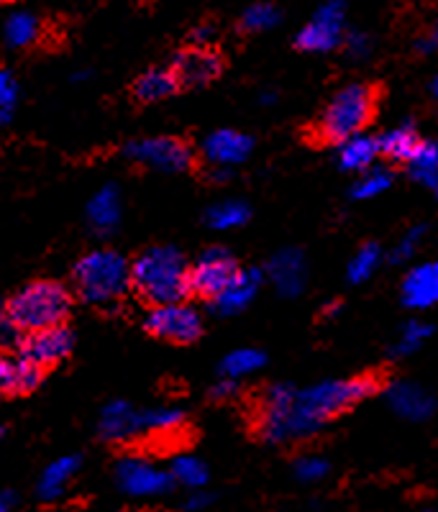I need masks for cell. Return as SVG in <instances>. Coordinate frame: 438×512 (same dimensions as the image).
<instances>
[{
  "mask_svg": "<svg viewBox=\"0 0 438 512\" xmlns=\"http://www.w3.org/2000/svg\"><path fill=\"white\" fill-rule=\"evenodd\" d=\"M346 31V6L344 0H326L303 31L298 34L295 44L303 52H333L336 47L344 44Z\"/></svg>",
  "mask_w": 438,
  "mask_h": 512,
  "instance_id": "52a82bcc",
  "label": "cell"
},
{
  "mask_svg": "<svg viewBox=\"0 0 438 512\" xmlns=\"http://www.w3.org/2000/svg\"><path fill=\"white\" fill-rule=\"evenodd\" d=\"M146 328L157 338L172 341V344H193L203 331V318L193 305L180 300V303L154 305L146 315Z\"/></svg>",
  "mask_w": 438,
  "mask_h": 512,
  "instance_id": "ba28073f",
  "label": "cell"
},
{
  "mask_svg": "<svg viewBox=\"0 0 438 512\" xmlns=\"http://www.w3.org/2000/svg\"><path fill=\"white\" fill-rule=\"evenodd\" d=\"M433 95H436V98H438V77H436V80H433Z\"/></svg>",
  "mask_w": 438,
  "mask_h": 512,
  "instance_id": "f907efd6",
  "label": "cell"
},
{
  "mask_svg": "<svg viewBox=\"0 0 438 512\" xmlns=\"http://www.w3.org/2000/svg\"><path fill=\"white\" fill-rule=\"evenodd\" d=\"M277 24H280V11H277L272 3H254V6L246 8L244 16H241L244 31H254V34L275 29Z\"/></svg>",
  "mask_w": 438,
  "mask_h": 512,
  "instance_id": "d6a6232c",
  "label": "cell"
},
{
  "mask_svg": "<svg viewBox=\"0 0 438 512\" xmlns=\"http://www.w3.org/2000/svg\"><path fill=\"white\" fill-rule=\"evenodd\" d=\"M44 34V24L29 8H16L0 21V39L8 49H29Z\"/></svg>",
  "mask_w": 438,
  "mask_h": 512,
  "instance_id": "e0dca14e",
  "label": "cell"
},
{
  "mask_svg": "<svg viewBox=\"0 0 438 512\" xmlns=\"http://www.w3.org/2000/svg\"><path fill=\"white\" fill-rule=\"evenodd\" d=\"M239 272L236 259L226 249H208L198 256V262L190 267V292L213 300L228 282Z\"/></svg>",
  "mask_w": 438,
  "mask_h": 512,
  "instance_id": "30bf717a",
  "label": "cell"
},
{
  "mask_svg": "<svg viewBox=\"0 0 438 512\" xmlns=\"http://www.w3.org/2000/svg\"><path fill=\"white\" fill-rule=\"evenodd\" d=\"M98 433L111 443L131 441L141 436V410L131 408L129 402L113 400L100 410Z\"/></svg>",
  "mask_w": 438,
  "mask_h": 512,
  "instance_id": "9a60e30c",
  "label": "cell"
},
{
  "mask_svg": "<svg viewBox=\"0 0 438 512\" xmlns=\"http://www.w3.org/2000/svg\"><path fill=\"white\" fill-rule=\"evenodd\" d=\"M11 392V359L0 354V397Z\"/></svg>",
  "mask_w": 438,
  "mask_h": 512,
  "instance_id": "ab89813d",
  "label": "cell"
},
{
  "mask_svg": "<svg viewBox=\"0 0 438 512\" xmlns=\"http://www.w3.org/2000/svg\"><path fill=\"white\" fill-rule=\"evenodd\" d=\"M211 395L216 397V400H228V397H234L236 395V382H234V379L221 377L216 384H213Z\"/></svg>",
  "mask_w": 438,
  "mask_h": 512,
  "instance_id": "f35d334b",
  "label": "cell"
},
{
  "mask_svg": "<svg viewBox=\"0 0 438 512\" xmlns=\"http://www.w3.org/2000/svg\"><path fill=\"white\" fill-rule=\"evenodd\" d=\"M408 164L415 180L423 182V185H426L428 190L438 198V144L436 141H421Z\"/></svg>",
  "mask_w": 438,
  "mask_h": 512,
  "instance_id": "d4e9b609",
  "label": "cell"
},
{
  "mask_svg": "<svg viewBox=\"0 0 438 512\" xmlns=\"http://www.w3.org/2000/svg\"><path fill=\"white\" fill-rule=\"evenodd\" d=\"M213 29L211 26H198L193 34V44H200V47H211V41H213Z\"/></svg>",
  "mask_w": 438,
  "mask_h": 512,
  "instance_id": "7bdbcfd3",
  "label": "cell"
},
{
  "mask_svg": "<svg viewBox=\"0 0 438 512\" xmlns=\"http://www.w3.org/2000/svg\"><path fill=\"white\" fill-rule=\"evenodd\" d=\"M77 472H80V456H59V459H54L52 464L41 472L36 492H39L41 500H57V497L65 495V489L70 487V482L75 479Z\"/></svg>",
  "mask_w": 438,
  "mask_h": 512,
  "instance_id": "44dd1931",
  "label": "cell"
},
{
  "mask_svg": "<svg viewBox=\"0 0 438 512\" xmlns=\"http://www.w3.org/2000/svg\"><path fill=\"white\" fill-rule=\"evenodd\" d=\"M423 233H426V228L423 226L410 228V231L403 236V241H400V244L395 246V251H392V259H395V262H405V259H410V256L418 251V244H421Z\"/></svg>",
  "mask_w": 438,
  "mask_h": 512,
  "instance_id": "d590c367",
  "label": "cell"
},
{
  "mask_svg": "<svg viewBox=\"0 0 438 512\" xmlns=\"http://www.w3.org/2000/svg\"><path fill=\"white\" fill-rule=\"evenodd\" d=\"M433 44L438 47V21H436V26H433Z\"/></svg>",
  "mask_w": 438,
  "mask_h": 512,
  "instance_id": "681fc988",
  "label": "cell"
},
{
  "mask_svg": "<svg viewBox=\"0 0 438 512\" xmlns=\"http://www.w3.org/2000/svg\"><path fill=\"white\" fill-rule=\"evenodd\" d=\"M262 103H264V105H269V103H275V95H272V93L262 95Z\"/></svg>",
  "mask_w": 438,
  "mask_h": 512,
  "instance_id": "c3c4849f",
  "label": "cell"
},
{
  "mask_svg": "<svg viewBox=\"0 0 438 512\" xmlns=\"http://www.w3.org/2000/svg\"><path fill=\"white\" fill-rule=\"evenodd\" d=\"M431 333H433V328L428 326V323H421V320H410L408 326L403 328V333H400V341H398V346H395V354L398 356L413 354V351H418L423 344H426V338H431Z\"/></svg>",
  "mask_w": 438,
  "mask_h": 512,
  "instance_id": "836d02e7",
  "label": "cell"
},
{
  "mask_svg": "<svg viewBox=\"0 0 438 512\" xmlns=\"http://www.w3.org/2000/svg\"><path fill=\"white\" fill-rule=\"evenodd\" d=\"M13 497L11 495H0V512H11Z\"/></svg>",
  "mask_w": 438,
  "mask_h": 512,
  "instance_id": "ee69618b",
  "label": "cell"
},
{
  "mask_svg": "<svg viewBox=\"0 0 438 512\" xmlns=\"http://www.w3.org/2000/svg\"><path fill=\"white\" fill-rule=\"evenodd\" d=\"M259 285H262V272L259 269H239L234 280L228 282L221 292L211 300L213 310L218 315H236L249 308L254 297H257Z\"/></svg>",
  "mask_w": 438,
  "mask_h": 512,
  "instance_id": "5bb4252c",
  "label": "cell"
},
{
  "mask_svg": "<svg viewBox=\"0 0 438 512\" xmlns=\"http://www.w3.org/2000/svg\"><path fill=\"white\" fill-rule=\"evenodd\" d=\"M3 3H16V0H0V6H3Z\"/></svg>",
  "mask_w": 438,
  "mask_h": 512,
  "instance_id": "816d5d0a",
  "label": "cell"
},
{
  "mask_svg": "<svg viewBox=\"0 0 438 512\" xmlns=\"http://www.w3.org/2000/svg\"><path fill=\"white\" fill-rule=\"evenodd\" d=\"M339 310H341V303H331L326 310H323V315H326V318H331V315H336Z\"/></svg>",
  "mask_w": 438,
  "mask_h": 512,
  "instance_id": "f6af8a7d",
  "label": "cell"
},
{
  "mask_svg": "<svg viewBox=\"0 0 438 512\" xmlns=\"http://www.w3.org/2000/svg\"><path fill=\"white\" fill-rule=\"evenodd\" d=\"M344 47L349 52V57L364 59L369 54V49H372V44H369V36H364L362 31H351V34L344 36Z\"/></svg>",
  "mask_w": 438,
  "mask_h": 512,
  "instance_id": "74e56055",
  "label": "cell"
},
{
  "mask_svg": "<svg viewBox=\"0 0 438 512\" xmlns=\"http://www.w3.org/2000/svg\"><path fill=\"white\" fill-rule=\"evenodd\" d=\"M423 512H438V510H423Z\"/></svg>",
  "mask_w": 438,
  "mask_h": 512,
  "instance_id": "f5cc1de1",
  "label": "cell"
},
{
  "mask_svg": "<svg viewBox=\"0 0 438 512\" xmlns=\"http://www.w3.org/2000/svg\"><path fill=\"white\" fill-rule=\"evenodd\" d=\"M380 259H382V251L377 244H364L362 249L354 254V259L349 262V280L354 285L359 282H367L369 277L374 274V269L380 267Z\"/></svg>",
  "mask_w": 438,
  "mask_h": 512,
  "instance_id": "4dcf8cb0",
  "label": "cell"
},
{
  "mask_svg": "<svg viewBox=\"0 0 438 512\" xmlns=\"http://www.w3.org/2000/svg\"><path fill=\"white\" fill-rule=\"evenodd\" d=\"M433 47H436V44H433V39H431V41H418V49H421L423 54H428V52H431Z\"/></svg>",
  "mask_w": 438,
  "mask_h": 512,
  "instance_id": "bcb514c9",
  "label": "cell"
},
{
  "mask_svg": "<svg viewBox=\"0 0 438 512\" xmlns=\"http://www.w3.org/2000/svg\"><path fill=\"white\" fill-rule=\"evenodd\" d=\"M390 408L405 420H428L433 415V397L413 382H395L387 387Z\"/></svg>",
  "mask_w": 438,
  "mask_h": 512,
  "instance_id": "ac0fdd59",
  "label": "cell"
},
{
  "mask_svg": "<svg viewBox=\"0 0 438 512\" xmlns=\"http://www.w3.org/2000/svg\"><path fill=\"white\" fill-rule=\"evenodd\" d=\"M177 85H180V82H177L172 67L170 70H167V67H154V70L144 72V75L136 80L134 93L136 98L144 100V103H157V100L170 98L177 90Z\"/></svg>",
  "mask_w": 438,
  "mask_h": 512,
  "instance_id": "603a6c76",
  "label": "cell"
},
{
  "mask_svg": "<svg viewBox=\"0 0 438 512\" xmlns=\"http://www.w3.org/2000/svg\"><path fill=\"white\" fill-rule=\"evenodd\" d=\"M390 185H392L390 169L374 167V169H367V172H362V177H359V182L354 185L351 195H354L357 200H372L377 198V195H382L385 190H390Z\"/></svg>",
  "mask_w": 438,
  "mask_h": 512,
  "instance_id": "f546056e",
  "label": "cell"
},
{
  "mask_svg": "<svg viewBox=\"0 0 438 512\" xmlns=\"http://www.w3.org/2000/svg\"><path fill=\"white\" fill-rule=\"evenodd\" d=\"M72 310V295L54 280L29 282L6 305V318L18 333H34L41 328L62 326Z\"/></svg>",
  "mask_w": 438,
  "mask_h": 512,
  "instance_id": "277c9868",
  "label": "cell"
},
{
  "mask_svg": "<svg viewBox=\"0 0 438 512\" xmlns=\"http://www.w3.org/2000/svg\"><path fill=\"white\" fill-rule=\"evenodd\" d=\"M221 67L223 62L218 52H213L211 47H200V44L182 49L175 62H172V72H175L177 82L190 85V88L208 85V82L216 80L221 75Z\"/></svg>",
  "mask_w": 438,
  "mask_h": 512,
  "instance_id": "7c38bea8",
  "label": "cell"
},
{
  "mask_svg": "<svg viewBox=\"0 0 438 512\" xmlns=\"http://www.w3.org/2000/svg\"><path fill=\"white\" fill-rule=\"evenodd\" d=\"M172 482L180 484L185 489H203L208 484V466L198 459V456L180 454L175 456L170 466Z\"/></svg>",
  "mask_w": 438,
  "mask_h": 512,
  "instance_id": "4316f807",
  "label": "cell"
},
{
  "mask_svg": "<svg viewBox=\"0 0 438 512\" xmlns=\"http://www.w3.org/2000/svg\"><path fill=\"white\" fill-rule=\"evenodd\" d=\"M372 116L374 90L369 85H346L326 105V111L318 121V136L326 144H341L351 136L362 134Z\"/></svg>",
  "mask_w": 438,
  "mask_h": 512,
  "instance_id": "5b68a950",
  "label": "cell"
},
{
  "mask_svg": "<svg viewBox=\"0 0 438 512\" xmlns=\"http://www.w3.org/2000/svg\"><path fill=\"white\" fill-rule=\"evenodd\" d=\"M8 121H11V111H0V128L6 126Z\"/></svg>",
  "mask_w": 438,
  "mask_h": 512,
  "instance_id": "7dc6e473",
  "label": "cell"
},
{
  "mask_svg": "<svg viewBox=\"0 0 438 512\" xmlns=\"http://www.w3.org/2000/svg\"><path fill=\"white\" fill-rule=\"evenodd\" d=\"M211 500H213L211 495H205V492L195 489V495L185 502V507H187V510H203V507L211 505Z\"/></svg>",
  "mask_w": 438,
  "mask_h": 512,
  "instance_id": "b9f144b4",
  "label": "cell"
},
{
  "mask_svg": "<svg viewBox=\"0 0 438 512\" xmlns=\"http://www.w3.org/2000/svg\"><path fill=\"white\" fill-rule=\"evenodd\" d=\"M41 374H44V369L36 367L34 361L18 356L16 361H11V392L26 395V392L36 390L41 382Z\"/></svg>",
  "mask_w": 438,
  "mask_h": 512,
  "instance_id": "1f68e13d",
  "label": "cell"
},
{
  "mask_svg": "<svg viewBox=\"0 0 438 512\" xmlns=\"http://www.w3.org/2000/svg\"><path fill=\"white\" fill-rule=\"evenodd\" d=\"M252 149L254 141L234 128H218L203 141V157L216 169H231L236 164H244Z\"/></svg>",
  "mask_w": 438,
  "mask_h": 512,
  "instance_id": "4fadbf2b",
  "label": "cell"
},
{
  "mask_svg": "<svg viewBox=\"0 0 438 512\" xmlns=\"http://www.w3.org/2000/svg\"><path fill=\"white\" fill-rule=\"evenodd\" d=\"M328 474V461L321 459V456H300L295 461V477L305 484L321 482Z\"/></svg>",
  "mask_w": 438,
  "mask_h": 512,
  "instance_id": "e575fe53",
  "label": "cell"
},
{
  "mask_svg": "<svg viewBox=\"0 0 438 512\" xmlns=\"http://www.w3.org/2000/svg\"><path fill=\"white\" fill-rule=\"evenodd\" d=\"M267 274L282 297H295L305 287V256L298 249L277 251L267 264Z\"/></svg>",
  "mask_w": 438,
  "mask_h": 512,
  "instance_id": "2e32d148",
  "label": "cell"
},
{
  "mask_svg": "<svg viewBox=\"0 0 438 512\" xmlns=\"http://www.w3.org/2000/svg\"><path fill=\"white\" fill-rule=\"evenodd\" d=\"M121 192L116 185L100 187L88 203V223L98 233H111L121 223Z\"/></svg>",
  "mask_w": 438,
  "mask_h": 512,
  "instance_id": "ffe728a7",
  "label": "cell"
},
{
  "mask_svg": "<svg viewBox=\"0 0 438 512\" xmlns=\"http://www.w3.org/2000/svg\"><path fill=\"white\" fill-rule=\"evenodd\" d=\"M131 287L152 305L180 303L190 295V267L175 246H152L131 264Z\"/></svg>",
  "mask_w": 438,
  "mask_h": 512,
  "instance_id": "7a4b0ae2",
  "label": "cell"
},
{
  "mask_svg": "<svg viewBox=\"0 0 438 512\" xmlns=\"http://www.w3.org/2000/svg\"><path fill=\"white\" fill-rule=\"evenodd\" d=\"M75 346V336H72L70 328L62 323V326L41 328V331L26 333L24 341H21V356L29 361H34L36 367L47 369L52 364H59L62 359H67Z\"/></svg>",
  "mask_w": 438,
  "mask_h": 512,
  "instance_id": "8fae6325",
  "label": "cell"
},
{
  "mask_svg": "<svg viewBox=\"0 0 438 512\" xmlns=\"http://www.w3.org/2000/svg\"><path fill=\"white\" fill-rule=\"evenodd\" d=\"M377 392L374 377L331 379L298 390L292 384H275L262 397L259 436L267 443H290L313 436L331 418L367 400Z\"/></svg>",
  "mask_w": 438,
  "mask_h": 512,
  "instance_id": "6da1fadb",
  "label": "cell"
},
{
  "mask_svg": "<svg viewBox=\"0 0 438 512\" xmlns=\"http://www.w3.org/2000/svg\"><path fill=\"white\" fill-rule=\"evenodd\" d=\"M380 157V141L367 134H357L339 144V164L346 172H367Z\"/></svg>",
  "mask_w": 438,
  "mask_h": 512,
  "instance_id": "7402d4cb",
  "label": "cell"
},
{
  "mask_svg": "<svg viewBox=\"0 0 438 512\" xmlns=\"http://www.w3.org/2000/svg\"><path fill=\"white\" fill-rule=\"evenodd\" d=\"M72 285L85 303L106 308L118 303L131 287V264L118 251L95 249L75 264Z\"/></svg>",
  "mask_w": 438,
  "mask_h": 512,
  "instance_id": "3957f363",
  "label": "cell"
},
{
  "mask_svg": "<svg viewBox=\"0 0 438 512\" xmlns=\"http://www.w3.org/2000/svg\"><path fill=\"white\" fill-rule=\"evenodd\" d=\"M418 144H421V139H418L413 123H400V126L390 128L387 134H382L380 154H385L392 162H410Z\"/></svg>",
  "mask_w": 438,
  "mask_h": 512,
  "instance_id": "cb8c5ba5",
  "label": "cell"
},
{
  "mask_svg": "<svg viewBox=\"0 0 438 512\" xmlns=\"http://www.w3.org/2000/svg\"><path fill=\"white\" fill-rule=\"evenodd\" d=\"M18 100V82L8 70H0V111H13Z\"/></svg>",
  "mask_w": 438,
  "mask_h": 512,
  "instance_id": "8d00e7d4",
  "label": "cell"
},
{
  "mask_svg": "<svg viewBox=\"0 0 438 512\" xmlns=\"http://www.w3.org/2000/svg\"><path fill=\"white\" fill-rule=\"evenodd\" d=\"M126 157L141 167L177 175L193 164V149L175 136H152V139H136L126 146Z\"/></svg>",
  "mask_w": 438,
  "mask_h": 512,
  "instance_id": "8992f818",
  "label": "cell"
},
{
  "mask_svg": "<svg viewBox=\"0 0 438 512\" xmlns=\"http://www.w3.org/2000/svg\"><path fill=\"white\" fill-rule=\"evenodd\" d=\"M403 303L413 310H426L438 303V262L421 264L405 277Z\"/></svg>",
  "mask_w": 438,
  "mask_h": 512,
  "instance_id": "d6986e66",
  "label": "cell"
},
{
  "mask_svg": "<svg viewBox=\"0 0 438 512\" xmlns=\"http://www.w3.org/2000/svg\"><path fill=\"white\" fill-rule=\"evenodd\" d=\"M264 361L267 359H264V354L259 349H236L221 361V377L239 382V379L259 372L264 367Z\"/></svg>",
  "mask_w": 438,
  "mask_h": 512,
  "instance_id": "f1b7e54d",
  "label": "cell"
},
{
  "mask_svg": "<svg viewBox=\"0 0 438 512\" xmlns=\"http://www.w3.org/2000/svg\"><path fill=\"white\" fill-rule=\"evenodd\" d=\"M116 484L129 497L167 495L172 482L170 472L154 464L146 456H123L116 464Z\"/></svg>",
  "mask_w": 438,
  "mask_h": 512,
  "instance_id": "9c48e42d",
  "label": "cell"
},
{
  "mask_svg": "<svg viewBox=\"0 0 438 512\" xmlns=\"http://www.w3.org/2000/svg\"><path fill=\"white\" fill-rule=\"evenodd\" d=\"M249 216H252V210L241 200H221L205 213V221L213 231H234V228L244 226Z\"/></svg>",
  "mask_w": 438,
  "mask_h": 512,
  "instance_id": "484cf974",
  "label": "cell"
},
{
  "mask_svg": "<svg viewBox=\"0 0 438 512\" xmlns=\"http://www.w3.org/2000/svg\"><path fill=\"white\" fill-rule=\"evenodd\" d=\"M185 413L175 405H164V408L141 410V433H154V436H167L182 428Z\"/></svg>",
  "mask_w": 438,
  "mask_h": 512,
  "instance_id": "83f0119b",
  "label": "cell"
},
{
  "mask_svg": "<svg viewBox=\"0 0 438 512\" xmlns=\"http://www.w3.org/2000/svg\"><path fill=\"white\" fill-rule=\"evenodd\" d=\"M16 338H18L16 328L8 323L6 315H0V344H11V341H16Z\"/></svg>",
  "mask_w": 438,
  "mask_h": 512,
  "instance_id": "60d3db41",
  "label": "cell"
}]
</instances>
